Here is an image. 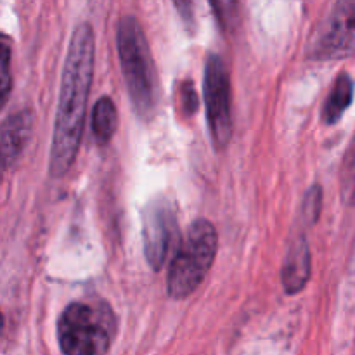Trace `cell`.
Returning <instances> with one entry per match:
<instances>
[{
  "mask_svg": "<svg viewBox=\"0 0 355 355\" xmlns=\"http://www.w3.org/2000/svg\"><path fill=\"white\" fill-rule=\"evenodd\" d=\"M96 38L89 23L75 28L62 68L59 103L52 134L49 173L54 179L66 175L75 163L82 142L87 101L94 76Z\"/></svg>",
  "mask_w": 355,
  "mask_h": 355,
  "instance_id": "obj_1",
  "label": "cell"
},
{
  "mask_svg": "<svg viewBox=\"0 0 355 355\" xmlns=\"http://www.w3.org/2000/svg\"><path fill=\"white\" fill-rule=\"evenodd\" d=\"M31 128H33V114L30 110H21L9 114L2 123V165L10 168L19 162L24 148L30 141Z\"/></svg>",
  "mask_w": 355,
  "mask_h": 355,
  "instance_id": "obj_8",
  "label": "cell"
},
{
  "mask_svg": "<svg viewBox=\"0 0 355 355\" xmlns=\"http://www.w3.org/2000/svg\"><path fill=\"white\" fill-rule=\"evenodd\" d=\"M118 128V110L110 96H103L92 111V134L99 146H106Z\"/></svg>",
  "mask_w": 355,
  "mask_h": 355,
  "instance_id": "obj_11",
  "label": "cell"
},
{
  "mask_svg": "<svg viewBox=\"0 0 355 355\" xmlns=\"http://www.w3.org/2000/svg\"><path fill=\"white\" fill-rule=\"evenodd\" d=\"M2 76H0V96H2V104H6L10 90V45L9 42H2Z\"/></svg>",
  "mask_w": 355,
  "mask_h": 355,
  "instance_id": "obj_13",
  "label": "cell"
},
{
  "mask_svg": "<svg viewBox=\"0 0 355 355\" xmlns=\"http://www.w3.org/2000/svg\"><path fill=\"white\" fill-rule=\"evenodd\" d=\"M354 99V82L349 73H340L335 78L328 99H326L324 107H322V121L326 125L338 123L343 118L345 111L352 104Z\"/></svg>",
  "mask_w": 355,
  "mask_h": 355,
  "instance_id": "obj_10",
  "label": "cell"
},
{
  "mask_svg": "<svg viewBox=\"0 0 355 355\" xmlns=\"http://www.w3.org/2000/svg\"><path fill=\"white\" fill-rule=\"evenodd\" d=\"M218 250L217 229L211 222L200 218L180 239L168 269V295L175 300L191 297L200 288L211 269Z\"/></svg>",
  "mask_w": 355,
  "mask_h": 355,
  "instance_id": "obj_4",
  "label": "cell"
},
{
  "mask_svg": "<svg viewBox=\"0 0 355 355\" xmlns=\"http://www.w3.org/2000/svg\"><path fill=\"white\" fill-rule=\"evenodd\" d=\"M175 245H180L175 205L168 196H158L142 210V246L149 267L162 270Z\"/></svg>",
  "mask_w": 355,
  "mask_h": 355,
  "instance_id": "obj_5",
  "label": "cell"
},
{
  "mask_svg": "<svg viewBox=\"0 0 355 355\" xmlns=\"http://www.w3.org/2000/svg\"><path fill=\"white\" fill-rule=\"evenodd\" d=\"M180 103H182V111L186 114L196 113L198 110V94L196 89L191 82H184L180 85Z\"/></svg>",
  "mask_w": 355,
  "mask_h": 355,
  "instance_id": "obj_14",
  "label": "cell"
},
{
  "mask_svg": "<svg viewBox=\"0 0 355 355\" xmlns=\"http://www.w3.org/2000/svg\"><path fill=\"white\" fill-rule=\"evenodd\" d=\"M116 315L99 298L78 300L62 311L58 342L64 355H104L116 336Z\"/></svg>",
  "mask_w": 355,
  "mask_h": 355,
  "instance_id": "obj_3",
  "label": "cell"
},
{
  "mask_svg": "<svg viewBox=\"0 0 355 355\" xmlns=\"http://www.w3.org/2000/svg\"><path fill=\"white\" fill-rule=\"evenodd\" d=\"M311 277V250L305 236H298L288 246L281 267V281L288 295H297L307 286Z\"/></svg>",
  "mask_w": 355,
  "mask_h": 355,
  "instance_id": "obj_9",
  "label": "cell"
},
{
  "mask_svg": "<svg viewBox=\"0 0 355 355\" xmlns=\"http://www.w3.org/2000/svg\"><path fill=\"white\" fill-rule=\"evenodd\" d=\"M116 47L132 106L139 116L149 120L158 107V75L148 38L134 16H121L118 21Z\"/></svg>",
  "mask_w": 355,
  "mask_h": 355,
  "instance_id": "obj_2",
  "label": "cell"
},
{
  "mask_svg": "<svg viewBox=\"0 0 355 355\" xmlns=\"http://www.w3.org/2000/svg\"><path fill=\"white\" fill-rule=\"evenodd\" d=\"M205 104L210 135L217 149H224L232 137L231 80L220 55L210 54L205 62Z\"/></svg>",
  "mask_w": 355,
  "mask_h": 355,
  "instance_id": "obj_7",
  "label": "cell"
},
{
  "mask_svg": "<svg viewBox=\"0 0 355 355\" xmlns=\"http://www.w3.org/2000/svg\"><path fill=\"white\" fill-rule=\"evenodd\" d=\"M321 205H322V189L321 186L314 184L309 187L307 193L304 196V218L307 224L314 225L318 222L319 215H321Z\"/></svg>",
  "mask_w": 355,
  "mask_h": 355,
  "instance_id": "obj_12",
  "label": "cell"
},
{
  "mask_svg": "<svg viewBox=\"0 0 355 355\" xmlns=\"http://www.w3.org/2000/svg\"><path fill=\"white\" fill-rule=\"evenodd\" d=\"M355 52V0H340L318 24L309 44V58L319 61L349 58Z\"/></svg>",
  "mask_w": 355,
  "mask_h": 355,
  "instance_id": "obj_6",
  "label": "cell"
},
{
  "mask_svg": "<svg viewBox=\"0 0 355 355\" xmlns=\"http://www.w3.org/2000/svg\"><path fill=\"white\" fill-rule=\"evenodd\" d=\"M354 196H355V170H354Z\"/></svg>",
  "mask_w": 355,
  "mask_h": 355,
  "instance_id": "obj_15",
  "label": "cell"
}]
</instances>
